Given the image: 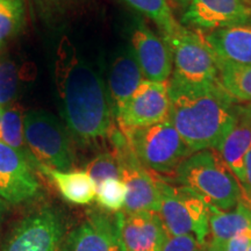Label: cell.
<instances>
[{"label":"cell","mask_w":251,"mask_h":251,"mask_svg":"<svg viewBox=\"0 0 251 251\" xmlns=\"http://www.w3.org/2000/svg\"><path fill=\"white\" fill-rule=\"evenodd\" d=\"M98 187L108 178H120L121 169L114 152H102L91 161L85 170Z\"/></svg>","instance_id":"484cf974"},{"label":"cell","mask_w":251,"mask_h":251,"mask_svg":"<svg viewBox=\"0 0 251 251\" xmlns=\"http://www.w3.org/2000/svg\"><path fill=\"white\" fill-rule=\"evenodd\" d=\"M0 141L20 151L29 159L34 168H37L36 159L28 149L24 131V115L18 106H11L4 109L0 128Z\"/></svg>","instance_id":"7402d4cb"},{"label":"cell","mask_w":251,"mask_h":251,"mask_svg":"<svg viewBox=\"0 0 251 251\" xmlns=\"http://www.w3.org/2000/svg\"><path fill=\"white\" fill-rule=\"evenodd\" d=\"M24 20V0H0V48L21 29Z\"/></svg>","instance_id":"cb8c5ba5"},{"label":"cell","mask_w":251,"mask_h":251,"mask_svg":"<svg viewBox=\"0 0 251 251\" xmlns=\"http://www.w3.org/2000/svg\"><path fill=\"white\" fill-rule=\"evenodd\" d=\"M249 251H251V246H250V248H249Z\"/></svg>","instance_id":"8d00e7d4"},{"label":"cell","mask_w":251,"mask_h":251,"mask_svg":"<svg viewBox=\"0 0 251 251\" xmlns=\"http://www.w3.org/2000/svg\"><path fill=\"white\" fill-rule=\"evenodd\" d=\"M198 251H226V244L211 238L199 247Z\"/></svg>","instance_id":"4dcf8cb0"},{"label":"cell","mask_w":251,"mask_h":251,"mask_svg":"<svg viewBox=\"0 0 251 251\" xmlns=\"http://www.w3.org/2000/svg\"><path fill=\"white\" fill-rule=\"evenodd\" d=\"M55 83L62 115L75 139L89 143L112 134L115 118L106 84L67 36L56 50Z\"/></svg>","instance_id":"6da1fadb"},{"label":"cell","mask_w":251,"mask_h":251,"mask_svg":"<svg viewBox=\"0 0 251 251\" xmlns=\"http://www.w3.org/2000/svg\"><path fill=\"white\" fill-rule=\"evenodd\" d=\"M219 81L235 101L251 102V64L219 63Z\"/></svg>","instance_id":"44dd1931"},{"label":"cell","mask_w":251,"mask_h":251,"mask_svg":"<svg viewBox=\"0 0 251 251\" xmlns=\"http://www.w3.org/2000/svg\"><path fill=\"white\" fill-rule=\"evenodd\" d=\"M168 119L193 152L218 149L237 119L235 100L220 81L190 84L171 76L168 80Z\"/></svg>","instance_id":"7a4b0ae2"},{"label":"cell","mask_w":251,"mask_h":251,"mask_svg":"<svg viewBox=\"0 0 251 251\" xmlns=\"http://www.w3.org/2000/svg\"><path fill=\"white\" fill-rule=\"evenodd\" d=\"M163 37L172 52V76L190 84L219 81V61L206 43L201 31L192 30L180 24L174 33Z\"/></svg>","instance_id":"8992f818"},{"label":"cell","mask_w":251,"mask_h":251,"mask_svg":"<svg viewBox=\"0 0 251 251\" xmlns=\"http://www.w3.org/2000/svg\"><path fill=\"white\" fill-rule=\"evenodd\" d=\"M131 8L153 21L162 31V36H168L180 26L175 19L170 0H124Z\"/></svg>","instance_id":"603a6c76"},{"label":"cell","mask_w":251,"mask_h":251,"mask_svg":"<svg viewBox=\"0 0 251 251\" xmlns=\"http://www.w3.org/2000/svg\"><path fill=\"white\" fill-rule=\"evenodd\" d=\"M241 108H242V111L246 113L247 115H249V117L251 118V102H248L247 105L241 106Z\"/></svg>","instance_id":"836d02e7"},{"label":"cell","mask_w":251,"mask_h":251,"mask_svg":"<svg viewBox=\"0 0 251 251\" xmlns=\"http://www.w3.org/2000/svg\"><path fill=\"white\" fill-rule=\"evenodd\" d=\"M209 208V234L213 240L224 244L235 235L251 229V207L240 201L229 211H220L208 206Z\"/></svg>","instance_id":"ffe728a7"},{"label":"cell","mask_w":251,"mask_h":251,"mask_svg":"<svg viewBox=\"0 0 251 251\" xmlns=\"http://www.w3.org/2000/svg\"><path fill=\"white\" fill-rule=\"evenodd\" d=\"M64 230L62 215L51 207H42L12 228L2 251H57Z\"/></svg>","instance_id":"9c48e42d"},{"label":"cell","mask_w":251,"mask_h":251,"mask_svg":"<svg viewBox=\"0 0 251 251\" xmlns=\"http://www.w3.org/2000/svg\"><path fill=\"white\" fill-rule=\"evenodd\" d=\"M33 168L26 156L0 141V198L13 205L35 198L40 184Z\"/></svg>","instance_id":"4fadbf2b"},{"label":"cell","mask_w":251,"mask_h":251,"mask_svg":"<svg viewBox=\"0 0 251 251\" xmlns=\"http://www.w3.org/2000/svg\"><path fill=\"white\" fill-rule=\"evenodd\" d=\"M171 1L174 2L176 6H178L180 9H184L185 6H186V4L188 2V0H171Z\"/></svg>","instance_id":"d6a6232c"},{"label":"cell","mask_w":251,"mask_h":251,"mask_svg":"<svg viewBox=\"0 0 251 251\" xmlns=\"http://www.w3.org/2000/svg\"><path fill=\"white\" fill-rule=\"evenodd\" d=\"M176 181L220 211H229L242 201L243 190L233 171L215 149L193 152L175 172Z\"/></svg>","instance_id":"3957f363"},{"label":"cell","mask_w":251,"mask_h":251,"mask_svg":"<svg viewBox=\"0 0 251 251\" xmlns=\"http://www.w3.org/2000/svg\"><path fill=\"white\" fill-rule=\"evenodd\" d=\"M144 80L133 50L126 48L113 59L108 74V94L114 118Z\"/></svg>","instance_id":"2e32d148"},{"label":"cell","mask_w":251,"mask_h":251,"mask_svg":"<svg viewBox=\"0 0 251 251\" xmlns=\"http://www.w3.org/2000/svg\"><path fill=\"white\" fill-rule=\"evenodd\" d=\"M18 68L14 62L5 61L0 64V108L11 105L18 92Z\"/></svg>","instance_id":"4316f807"},{"label":"cell","mask_w":251,"mask_h":251,"mask_svg":"<svg viewBox=\"0 0 251 251\" xmlns=\"http://www.w3.org/2000/svg\"><path fill=\"white\" fill-rule=\"evenodd\" d=\"M251 246V229L235 235L226 244V251H249Z\"/></svg>","instance_id":"f1b7e54d"},{"label":"cell","mask_w":251,"mask_h":251,"mask_svg":"<svg viewBox=\"0 0 251 251\" xmlns=\"http://www.w3.org/2000/svg\"><path fill=\"white\" fill-rule=\"evenodd\" d=\"M125 251H161L166 235L156 212L119 213Z\"/></svg>","instance_id":"9a60e30c"},{"label":"cell","mask_w":251,"mask_h":251,"mask_svg":"<svg viewBox=\"0 0 251 251\" xmlns=\"http://www.w3.org/2000/svg\"><path fill=\"white\" fill-rule=\"evenodd\" d=\"M5 200H2L1 198H0V227H1L2 225V221H4V218H5V214H6V211H7V205H6Z\"/></svg>","instance_id":"1f68e13d"},{"label":"cell","mask_w":251,"mask_h":251,"mask_svg":"<svg viewBox=\"0 0 251 251\" xmlns=\"http://www.w3.org/2000/svg\"><path fill=\"white\" fill-rule=\"evenodd\" d=\"M2 112H4V109L0 108V128H1V119H2Z\"/></svg>","instance_id":"e575fe53"},{"label":"cell","mask_w":251,"mask_h":251,"mask_svg":"<svg viewBox=\"0 0 251 251\" xmlns=\"http://www.w3.org/2000/svg\"><path fill=\"white\" fill-rule=\"evenodd\" d=\"M114 153L121 169L120 179L126 185V202L124 213L158 212L161 202L158 179L141 163L131 150L129 143L120 129L111 134Z\"/></svg>","instance_id":"ba28073f"},{"label":"cell","mask_w":251,"mask_h":251,"mask_svg":"<svg viewBox=\"0 0 251 251\" xmlns=\"http://www.w3.org/2000/svg\"><path fill=\"white\" fill-rule=\"evenodd\" d=\"M126 194V185L120 178H108L97 187L96 199L102 208L120 212L125 207Z\"/></svg>","instance_id":"d4e9b609"},{"label":"cell","mask_w":251,"mask_h":251,"mask_svg":"<svg viewBox=\"0 0 251 251\" xmlns=\"http://www.w3.org/2000/svg\"><path fill=\"white\" fill-rule=\"evenodd\" d=\"M180 23L200 31L251 24V6L244 0H188Z\"/></svg>","instance_id":"7c38bea8"},{"label":"cell","mask_w":251,"mask_h":251,"mask_svg":"<svg viewBox=\"0 0 251 251\" xmlns=\"http://www.w3.org/2000/svg\"><path fill=\"white\" fill-rule=\"evenodd\" d=\"M244 1H246L248 5H250V6H251V0H244Z\"/></svg>","instance_id":"d590c367"},{"label":"cell","mask_w":251,"mask_h":251,"mask_svg":"<svg viewBox=\"0 0 251 251\" xmlns=\"http://www.w3.org/2000/svg\"><path fill=\"white\" fill-rule=\"evenodd\" d=\"M199 243L192 235L166 237L161 251H198Z\"/></svg>","instance_id":"83f0119b"},{"label":"cell","mask_w":251,"mask_h":251,"mask_svg":"<svg viewBox=\"0 0 251 251\" xmlns=\"http://www.w3.org/2000/svg\"><path fill=\"white\" fill-rule=\"evenodd\" d=\"M37 169L50 178L65 200L75 205H89L96 199L97 186L85 170L59 171L39 165Z\"/></svg>","instance_id":"d6986e66"},{"label":"cell","mask_w":251,"mask_h":251,"mask_svg":"<svg viewBox=\"0 0 251 251\" xmlns=\"http://www.w3.org/2000/svg\"><path fill=\"white\" fill-rule=\"evenodd\" d=\"M25 140L37 164L70 171L74 164L70 137L61 122L45 111H28L24 117Z\"/></svg>","instance_id":"52a82bcc"},{"label":"cell","mask_w":251,"mask_h":251,"mask_svg":"<svg viewBox=\"0 0 251 251\" xmlns=\"http://www.w3.org/2000/svg\"><path fill=\"white\" fill-rule=\"evenodd\" d=\"M244 176H246V193L248 199H251V150L248 152L244 162Z\"/></svg>","instance_id":"f546056e"},{"label":"cell","mask_w":251,"mask_h":251,"mask_svg":"<svg viewBox=\"0 0 251 251\" xmlns=\"http://www.w3.org/2000/svg\"><path fill=\"white\" fill-rule=\"evenodd\" d=\"M161 202L157 212L168 237L192 235L202 246L209 234V208L198 194L185 186L158 179Z\"/></svg>","instance_id":"5b68a950"},{"label":"cell","mask_w":251,"mask_h":251,"mask_svg":"<svg viewBox=\"0 0 251 251\" xmlns=\"http://www.w3.org/2000/svg\"><path fill=\"white\" fill-rule=\"evenodd\" d=\"M251 150V118L237 106V119L229 133L219 144L218 151L226 164L229 166L235 177L242 184L244 197L246 193V176H244V162Z\"/></svg>","instance_id":"ac0fdd59"},{"label":"cell","mask_w":251,"mask_h":251,"mask_svg":"<svg viewBox=\"0 0 251 251\" xmlns=\"http://www.w3.org/2000/svg\"><path fill=\"white\" fill-rule=\"evenodd\" d=\"M169 111L170 98L168 81L158 83L144 79L126 102L115 120L118 121L120 130L133 129L166 120Z\"/></svg>","instance_id":"8fae6325"},{"label":"cell","mask_w":251,"mask_h":251,"mask_svg":"<svg viewBox=\"0 0 251 251\" xmlns=\"http://www.w3.org/2000/svg\"><path fill=\"white\" fill-rule=\"evenodd\" d=\"M201 33L219 63L251 64V24Z\"/></svg>","instance_id":"e0dca14e"},{"label":"cell","mask_w":251,"mask_h":251,"mask_svg":"<svg viewBox=\"0 0 251 251\" xmlns=\"http://www.w3.org/2000/svg\"><path fill=\"white\" fill-rule=\"evenodd\" d=\"M57 251H125L119 213L90 212L87 218L63 236Z\"/></svg>","instance_id":"30bf717a"},{"label":"cell","mask_w":251,"mask_h":251,"mask_svg":"<svg viewBox=\"0 0 251 251\" xmlns=\"http://www.w3.org/2000/svg\"><path fill=\"white\" fill-rule=\"evenodd\" d=\"M130 48L144 79L158 83H166L170 79L174 71L172 52L162 35H157L144 24H139L131 34Z\"/></svg>","instance_id":"5bb4252c"},{"label":"cell","mask_w":251,"mask_h":251,"mask_svg":"<svg viewBox=\"0 0 251 251\" xmlns=\"http://www.w3.org/2000/svg\"><path fill=\"white\" fill-rule=\"evenodd\" d=\"M137 159L159 175H174L193 153L169 119L146 127L121 130Z\"/></svg>","instance_id":"277c9868"}]
</instances>
